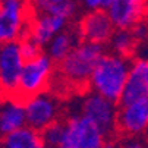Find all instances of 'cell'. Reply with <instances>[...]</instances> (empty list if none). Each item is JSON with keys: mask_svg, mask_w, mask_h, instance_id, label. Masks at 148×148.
Returning <instances> with one entry per match:
<instances>
[{"mask_svg": "<svg viewBox=\"0 0 148 148\" xmlns=\"http://www.w3.org/2000/svg\"><path fill=\"white\" fill-rule=\"evenodd\" d=\"M104 54L103 46L81 41L69 53V56L59 63V75L66 84L73 87L90 84L98 62Z\"/></svg>", "mask_w": 148, "mask_h": 148, "instance_id": "2", "label": "cell"}, {"mask_svg": "<svg viewBox=\"0 0 148 148\" xmlns=\"http://www.w3.org/2000/svg\"><path fill=\"white\" fill-rule=\"evenodd\" d=\"M82 5L88 10H101L104 9L106 0H82Z\"/></svg>", "mask_w": 148, "mask_h": 148, "instance_id": "23", "label": "cell"}, {"mask_svg": "<svg viewBox=\"0 0 148 148\" xmlns=\"http://www.w3.org/2000/svg\"><path fill=\"white\" fill-rule=\"evenodd\" d=\"M65 2H75V0H29V5L32 13H46L51 5L65 3Z\"/></svg>", "mask_w": 148, "mask_h": 148, "instance_id": "22", "label": "cell"}, {"mask_svg": "<svg viewBox=\"0 0 148 148\" xmlns=\"http://www.w3.org/2000/svg\"><path fill=\"white\" fill-rule=\"evenodd\" d=\"M104 10L116 29H134L147 15L148 0H106Z\"/></svg>", "mask_w": 148, "mask_h": 148, "instance_id": "9", "label": "cell"}, {"mask_svg": "<svg viewBox=\"0 0 148 148\" xmlns=\"http://www.w3.org/2000/svg\"><path fill=\"white\" fill-rule=\"evenodd\" d=\"M0 148H47V147L43 141L41 134L27 126V128L18 132L3 136Z\"/></svg>", "mask_w": 148, "mask_h": 148, "instance_id": "15", "label": "cell"}, {"mask_svg": "<svg viewBox=\"0 0 148 148\" xmlns=\"http://www.w3.org/2000/svg\"><path fill=\"white\" fill-rule=\"evenodd\" d=\"M142 100H148V59H138L131 65L120 104H129Z\"/></svg>", "mask_w": 148, "mask_h": 148, "instance_id": "12", "label": "cell"}, {"mask_svg": "<svg viewBox=\"0 0 148 148\" xmlns=\"http://www.w3.org/2000/svg\"><path fill=\"white\" fill-rule=\"evenodd\" d=\"M76 10H78V6H76L75 2H65V3L51 5L46 13H50V15H54V16H59V18L69 21L75 16Z\"/></svg>", "mask_w": 148, "mask_h": 148, "instance_id": "21", "label": "cell"}, {"mask_svg": "<svg viewBox=\"0 0 148 148\" xmlns=\"http://www.w3.org/2000/svg\"><path fill=\"white\" fill-rule=\"evenodd\" d=\"M122 148H148V145L144 144V142L139 141V139L129 138V139H126V141L122 144Z\"/></svg>", "mask_w": 148, "mask_h": 148, "instance_id": "24", "label": "cell"}, {"mask_svg": "<svg viewBox=\"0 0 148 148\" xmlns=\"http://www.w3.org/2000/svg\"><path fill=\"white\" fill-rule=\"evenodd\" d=\"M53 75H54V62L46 53L38 56L37 59L25 62L22 75L19 79L16 97L25 101L34 95L46 92Z\"/></svg>", "mask_w": 148, "mask_h": 148, "instance_id": "4", "label": "cell"}, {"mask_svg": "<svg viewBox=\"0 0 148 148\" xmlns=\"http://www.w3.org/2000/svg\"><path fill=\"white\" fill-rule=\"evenodd\" d=\"M24 103L28 128L41 134L46 128H49L50 125L59 120L60 104L54 95L43 92L25 100Z\"/></svg>", "mask_w": 148, "mask_h": 148, "instance_id": "7", "label": "cell"}, {"mask_svg": "<svg viewBox=\"0 0 148 148\" xmlns=\"http://www.w3.org/2000/svg\"><path fill=\"white\" fill-rule=\"evenodd\" d=\"M63 134H65V122L57 120L41 132V136L47 148H57L63 138Z\"/></svg>", "mask_w": 148, "mask_h": 148, "instance_id": "19", "label": "cell"}, {"mask_svg": "<svg viewBox=\"0 0 148 148\" xmlns=\"http://www.w3.org/2000/svg\"><path fill=\"white\" fill-rule=\"evenodd\" d=\"M25 66L19 43L0 46V94L16 97L19 79Z\"/></svg>", "mask_w": 148, "mask_h": 148, "instance_id": "6", "label": "cell"}, {"mask_svg": "<svg viewBox=\"0 0 148 148\" xmlns=\"http://www.w3.org/2000/svg\"><path fill=\"white\" fill-rule=\"evenodd\" d=\"M106 142H107V135L100 128H97L95 125H92L90 120L85 119L81 148H103Z\"/></svg>", "mask_w": 148, "mask_h": 148, "instance_id": "18", "label": "cell"}, {"mask_svg": "<svg viewBox=\"0 0 148 148\" xmlns=\"http://www.w3.org/2000/svg\"><path fill=\"white\" fill-rule=\"evenodd\" d=\"M19 47H21V53H22L25 62H29L32 59H37L38 56L43 54V47L38 46L35 41L32 38H29L28 35L19 41Z\"/></svg>", "mask_w": 148, "mask_h": 148, "instance_id": "20", "label": "cell"}, {"mask_svg": "<svg viewBox=\"0 0 148 148\" xmlns=\"http://www.w3.org/2000/svg\"><path fill=\"white\" fill-rule=\"evenodd\" d=\"M132 31H134V35H135V38H136V40H141V38H144V37L147 35V27H145V25H142V24L136 25Z\"/></svg>", "mask_w": 148, "mask_h": 148, "instance_id": "25", "label": "cell"}, {"mask_svg": "<svg viewBox=\"0 0 148 148\" xmlns=\"http://www.w3.org/2000/svg\"><path fill=\"white\" fill-rule=\"evenodd\" d=\"M147 136H148V131H147Z\"/></svg>", "mask_w": 148, "mask_h": 148, "instance_id": "29", "label": "cell"}, {"mask_svg": "<svg viewBox=\"0 0 148 148\" xmlns=\"http://www.w3.org/2000/svg\"><path fill=\"white\" fill-rule=\"evenodd\" d=\"M84 125H85V119L79 113L71 114L65 120V134L57 148H81Z\"/></svg>", "mask_w": 148, "mask_h": 148, "instance_id": "16", "label": "cell"}, {"mask_svg": "<svg viewBox=\"0 0 148 148\" xmlns=\"http://www.w3.org/2000/svg\"><path fill=\"white\" fill-rule=\"evenodd\" d=\"M117 129L131 138L148 131V100L120 104L117 112Z\"/></svg>", "mask_w": 148, "mask_h": 148, "instance_id": "10", "label": "cell"}, {"mask_svg": "<svg viewBox=\"0 0 148 148\" xmlns=\"http://www.w3.org/2000/svg\"><path fill=\"white\" fill-rule=\"evenodd\" d=\"M2 139H3V135H2V132H0V144H2Z\"/></svg>", "mask_w": 148, "mask_h": 148, "instance_id": "27", "label": "cell"}, {"mask_svg": "<svg viewBox=\"0 0 148 148\" xmlns=\"http://www.w3.org/2000/svg\"><path fill=\"white\" fill-rule=\"evenodd\" d=\"M79 40L81 38H79L76 29L75 31L65 29V31L59 32L49 43V46L46 47V54L54 63H60V62L65 60L69 56V53L81 43Z\"/></svg>", "mask_w": 148, "mask_h": 148, "instance_id": "14", "label": "cell"}, {"mask_svg": "<svg viewBox=\"0 0 148 148\" xmlns=\"http://www.w3.org/2000/svg\"><path fill=\"white\" fill-rule=\"evenodd\" d=\"M103 148H122L120 144H117L116 141H112V139H107V142L104 144Z\"/></svg>", "mask_w": 148, "mask_h": 148, "instance_id": "26", "label": "cell"}, {"mask_svg": "<svg viewBox=\"0 0 148 148\" xmlns=\"http://www.w3.org/2000/svg\"><path fill=\"white\" fill-rule=\"evenodd\" d=\"M2 101H3V98H2V94H0V104H2Z\"/></svg>", "mask_w": 148, "mask_h": 148, "instance_id": "28", "label": "cell"}, {"mask_svg": "<svg viewBox=\"0 0 148 148\" xmlns=\"http://www.w3.org/2000/svg\"><path fill=\"white\" fill-rule=\"evenodd\" d=\"M29 9L28 0H0V46L19 43L28 35Z\"/></svg>", "mask_w": 148, "mask_h": 148, "instance_id": "3", "label": "cell"}, {"mask_svg": "<svg viewBox=\"0 0 148 148\" xmlns=\"http://www.w3.org/2000/svg\"><path fill=\"white\" fill-rule=\"evenodd\" d=\"M27 128L25 103L18 97H6L0 104V132L3 136Z\"/></svg>", "mask_w": 148, "mask_h": 148, "instance_id": "13", "label": "cell"}, {"mask_svg": "<svg viewBox=\"0 0 148 148\" xmlns=\"http://www.w3.org/2000/svg\"><path fill=\"white\" fill-rule=\"evenodd\" d=\"M136 41L132 29H116L110 40V47L114 54L129 59L135 51Z\"/></svg>", "mask_w": 148, "mask_h": 148, "instance_id": "17", "label": "cell"}, {"mask_svg": "<svg viewBox=\"0 0 148 148\" xmlns=\"http://www.w3.org/2000/svg\"><path fill=\"white\" fill-rule=\"evenodd\" d=\"M129 59L114 53L104 54L90 79L92 92L107 98L113 103H120L131 71Z\"/></svg>", "mask_w": 148, "mask_h": 148, "instance_id": "1", "label": "cell"}, {"mask_svg": "<svg viewBox=\"0 0 148 148\" xmlns=\"http://www.w3.org/2000/svg\"><path fill=\"white\" fill-rule=\"evenodd\" d=\"M68 21L50 13H32L28 28V37L41 47H47L50 41L66 29Z\"/></svg>", "mask_w": 148, "mask_h": 148, "instance_id": "11", "label": "cell"}, {"mask_svg": "<svg viewBox=\"0 0 148 148\" xmlns=\"http://www.w3.org/2000/svg\"><path fill=\"white\" fill-rule=\"evenodd\" d=\"M117 106L95 92H87L79 104V114L100 128L106 135L117 129Z\"/></svg>", "mask_w": 148, "mask_h": 148, "instance_id": "5", "label": "cell"}, {"mask_svg": "<svg viewBox=\"0 0 148 148\" xmlns=\"http://www.w3.org/2000/svg\"><path fill=\"white\" fill-rule=\"evenodd\" d=\"M116 31L112 19L106 13L104 9L101 10H88L84 15L76 27V32L84 43H91L104 46L110 43V40Z\"/></svg>", "mask_w": 148, "mask_h": 148, "instance_id": "8", "label": "cell"}]
</instances>
